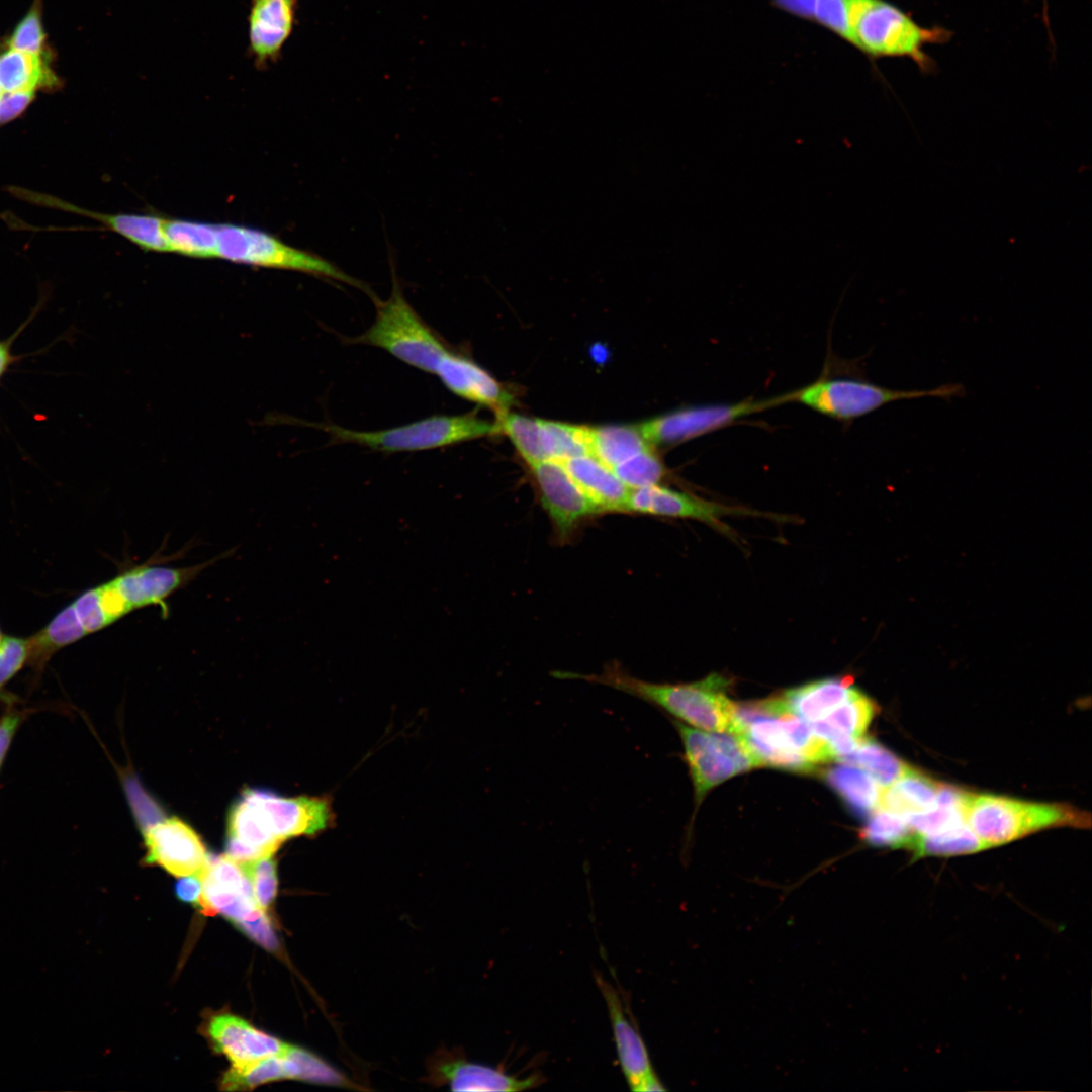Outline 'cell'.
<instances>
[{"mask_svg":"<svg viewBox=\"0 0 1092 1092\" xmlns=\"http://www.w3.org/2000/svg\"><path fill=\"white\" fill-rule=\"evenodd\" d=\"M815 23L854 47L868 58H910L923 72L933 67L923 51L945 42L943 28H925L886 0H818Z\"/></svg>","mask_w":1092,"mask_h":1092,"instance_id":"1","label":"cell"},{"mask_svg":"<svg viewBox=\"0 0 1092 1092\" xmlns=\"http://www.w3.org/2000/svg\"><path fill=\"white\" fill-rule=\"evenodd\" d=\"M562 679L603 685L651 704L686 725L712 732L736 734V703L726 695L728 679L717 673L693 682H652L638 678L618 662L608 663L601 673L556 671ZM681 722V723H682Z\"/></svg>","mask_w":1092,"mask_h":1092,"instance_id":"2","label":"cell"},{"mask_svg":"<svg viewBox=\"0 0 1092 1092\" xmlns=\"http://www.w3.org/2000/svg\"><path fill=\"white\" fill-rule=\"evenodd\" d=\"M964 817L967 826L987 848L1049 827L1089 825L1088 816L1068 806L988 794L967 793Z\"/></svg>","mask_w":1092,"mask_h":1092,"instance_id":"3","label":"cell"},{"mask_svg":"<svg viewBox=\"0 0 1092 1092\" xmlns=\"http://www.w3.org/2000/svg\"><path fill=\"white\" fill-rule=\"evenodd\" d=\"M392 280V291L387 300L372 294L376 317L370 328L352 342L381 348L410 366L435 374L439 362L450 349L407 302L394 274Z\"/></svg>","mask_w":1092,"mask_h":1092,"instance_id":"4","label":"cell"},{"mask_svg":"<svg viewBox=\"0 0 1092 1092\" xmlns=\"http://www.w3.org/2000/svg\"><path fill=\"white\" fill-rule=\"evenodd\" d=\"M323 429L335 443L356 444L386 453L442 448L499 433L495 423L475 413L436 415L378 431H354L337 425H326Z\"/></svg>","mask_w":1092,"mask_h":1092,"instance_id":"5","label":"cell"},{"mask_svg":"<svg viewBox=\"0 0 1092 1092\" xmlns=\"http://www.w3.org/2000/svg\"><path fill=\"white\" fill-rule=\"evenodd\" d=\"M753 755L757 766L809 774L833 760L828 742L819 737L803 719L785 713L762 715L747 722L738 734Z\"/></svg>","mask_w":1092,"mask_h":1092,"instance_id":"6","label":"cell"},{"mask_svg":"<svg viewBox=\"0 0 1092 1092\" xmlns=\"http://www.w3.org/2000/svg\"><path fill=\"white\" fill-rule=\"evenodd\" d=\"M216 258L256 267L299 271L327 277L371 293L357 279L325 258L284 243L260 229L218 223Z\"/></svg>","mask_w":1092,"mask_h":1092,"instance_id":"7","label":"cell"},{"mask_svg":"<svg viewBox=\"0 0 1092 1092\" xmlns=\"http://www.w3.org/2000/svg\"><path fill=\"white\" fill-rule=\"evenodd\" d=\"M965 394L960 383H947L932 389L896 390L869 381L848 378L819 379L790 392V402H800L820 414L852 420L898 400L938 397L950 399Z\"/></svg>","mask_w":1092,"mask_h":1092,"instance_id":"8","label":"cell"},{"mask_svg":"<svg viewBox=\"0 0 1092 1092\" xmlns=\"http://www.w3.org/2000/svg\"><path fill=\"white\" fill-rule=\"evenodd\" d=\"M673 724L681 739L697 805L714 787L738 774L758 767L739 735L702 731L679 721Z\"/></svg>","mask_w":1092,"mask_h":1092,"instance_id":"9","label":"cell"},{"mask_svg":"<svg viewBox=\"0 0 1092 1092\" xmlns=\"http://www.w3.org/2000/svg\"><path fill=\"white\" fill-rule=\"evenodd\" d=\"M265 840L278 849L288 838L312 835L330 824V803L324 798L278 796L262 789H245L240 796Z\"/></svg>","mask_w":1092,"mask_h":1092,"instance_id":"10","label":"cell"},{"mask_svg":"<svg viewBox=\"0 0 1092 1092\" xmlns=\"http://www.w3.org/2000/svg\"><path fill=\"white\" fill-rule=\"evenodd\" d=\"M790 402V393L731 404L692 406L643 422L638 429L650 445H667L699 437L738 419Z\"/></svg>","mask_w":1092,"mask_h":1092,"instance_id":"11","label":"cell"},{"mask_svg":"<svg viewBox=\"0 0 1092 1092\" xmlns=\"http://www.w3.org/2000/svg\"><path fill=\"white\" fill-rule=\"evenodd\" d=\"M529 467L542 508L559 542L568 541L584 520L602 514L560 461L544 460Z\"/></svg>","mask_w":1092,"mask_h":1092,"instance_id":"12","label":"cell"},{"mask_svg":"<svg viewBox=\"0 0 1092 1092\" xmlns=\"http://www.w3.org/2000/svg\"><path fill=\"white\" fill-rule=\"evenodd\" d=\"M197 875L202 882L198 906L204 914L219 913L236 925L266 914L257 903L241 864L226 854L209 856Z\"/></svg>","mask_w":1092,"mask_h":1092,"instance_id":"13","label":"cell"},{"mask_svg":"<svg viewBox=\"0 0 1092 1092\" xmlns=\"http://www.w3.org/2000/svg\"><path fill=\"white\" fill-rule=\"evenodd\" d=\"M625 513L692 519L709 524L721 531H727V527L721 521L722 517L728 515H759L746 509L707 500L659 484L631 489Z\"/></svg>","mask_w":1092,"mask_h":1092,"instance_id":"14","label":"cell"},{"mask_svg":"<svg viewBox=\"0 0 1092 1092\" xmlns=\"http://www.w3.org/2000/svg\"><path fill=\"white\" fill-rule=\"evenodd\" d=\"M145 845L146 862L160 866L176 877L199 873L209 857L199 835L176 817L148 827Z\"/></svg>","mask_w":1092,"mask_h":1092,"instance_id":"15","label":"cell"},{"mask_svg":"<svg viewBox=\"0 0 1092 1092\" xmlns=\"http://www.w3.org/2000/svg\"><path fill=\"white\" fill-rule=\"evenodd\" d=\"M14 196L26 202L94 219L106 229L127 239L147 252H169L164 233V218L154 214L102 213L85 209L59 197L21 187H8Z\"/></svg>","mask_w":1092,"mask_h":1092,"instance_id":"16","label":"cell"},{"mask_svg":"<svg viewBox=\"0 0 1092 1092\" xmlns=\"http://www.w3.org/2000/svg\"><path fill=\"white\" fill-rule=\"evenodd\" d=\"M298 0H251L248 52L258 68L276 63L296 24Z\"/></svg>","mask_w":1092,"mask_h":1092,"instance_id":"17","label":"cell"},{"mask_svg":"<svg viewBox=\"0 0 1092 1092\" xmlns=\"http://www.w3.org/2000/svg\"><path fill=\"white\" fill-rule=\"evenodd\" d=\"M430 1079L453 1091L513 1092L536 1088L542 1083L539 1074L520 1078L498 1068L468 1062L451 1054L438 1055L430 1066Z\"/></svg>","mask_w":1092,"mask_h":1092,"instance_id":"18","label":"cell"},{"mask_svg":"<svg viewBox=\"0 0 1092 1092\" xmlns=\"http://www.w3.org/2000/svg\"><path fill=\"white\" fill-rule=\"evenodd\" d=\"M216 560L217 557L184 568L140 565L120 573L112 581L131 611L149 606H160L164 615H167L166 599Z\"/></svg>","mask_w":1092,"mask_h":1092,"instance_id":"19","label":"cell"},{"mask_svg":"<svg viewBox=\"0 0 1092 1092\" xmlns=\"http://www.w3.org/2000/svg\"><path fill=\"white\" fill-rule=\"evenodd\" d=\"M323 1071L322 1059L289 1044L281 1054L266 1057L242 1068L232 1067L221 1080L224 1090H246L280 1079L316 1082Z\"/></svg>","mask_w":1092,"mask_h":1092,"instance_id":"20","label":"cell"},{"mask_svg":"<svg viewBox=\"0 0 1092 1092\" xmlns=\"http://www.w3.org/2000/svg\"><path fill=\"white\" fill-rule=\"evenodd\" d=\"M435 374L457 396L492 408L496 415L509 410L513 395L471 359L449 350Z\"/></svg>","mask_w":1092,"mask_h":1092,"instance_id":"21","label":"cell"},{"mask_svg":"<svg viewBox=\"0 0 1092 1092\" xmlns=\"http://www.w3.org/2000/svg\"><path fill=\"white\" fill-rule=\"evenodd\" d=\"M207 1031L215 1050L225 1055L234 1068L281 1054L289 1045L228 1013L212 1017Z\"/></svg>","mask_w":1092,"mask_h":1092,"instance_id":"22","label":"cell"},{"mask_svg":"<svg viewBox=\"0 0 1092 1092\" xmlns=\"http://www.w3.org/2000/svg\"><path fill=\"white\" fill-rule=\"evenodd\" d=\"M595 980L608 1008L623 1075L632 1090L643 1077L654 1072L648 1050L638 1029L628 1019L618 991L599 974Z\"/></svg>","mask_w":1092,"mask_h":1092,"instance_id":"23","label":"cell"},{"mask_svg":"<svg viewBox=\"0 0 1092 1092\" xmlns=\"http://www.w3.org/2000/svg\"><path fill=\"white\" fill-rule=\"evenodd\" d=\"M857 690L849 676L830 677L787 690L777 699L783 713L812 723L828 715Z\"/></svg>","mask_w":1092,"mask_h":1092,"instance_id":"24","label":"cell"},{"mask_svg":"<svg viewBox=\"0 0 1092 1092\" xmlns=\"http://www.w3.org/2000/svg\"><path fill=\"white\" fill-rule=\"evenodd\" d=\"M560 462L601 513H625L631 489L607 465L590 454L571 457Z\"/></svg>","mask_w":1092,"mask_h":1092,"instance_id":"25","label":"cell"},{"mask_svg":"<svg viewBox=\"0 0 1092 1092\" xmlns=\"http://www.w3.org/2000/svg\"><path fill=\"white\" fill-rule=\"evenodd\" d=\"M61 84L43 54L12 49L0 54V86L4 92L53 91Z\"/></svg>","mask_w":1092,"mask_h":1092,"instance_id":"26","label":"cell"},{"mask_svg":"<svg viewBox=\"0 0 1092 1092\" xmlns=\"http://www.w3.org/2000/svg\"><path fill=\"white\" fill-rule=\"evenodd\" d=\"M942 784L910 766L882 791L880 807L903 817L935 806Z\"/></svg>","mask_w":1092,"mask_h":1092,"instance_id":"27","label":"cell"},{"mask_svg":"<svg viewBox=\"0 0 1092 1092\" xmlns=\"http://www.w3.org/2000/svg\"><path fill=\"white\" fill-rule=\"evenodd\" d=\"M86 635L88 634L71 603L58 612L41 630L27 638V664L35 672H39L56 652Z\"/></svg>","mask_w":1092,"mask_h":1092,"instance_id":"28","label":"cell"},{"mask_svg":"<svg viewBox=\"0 0 1092 1092\" xmlns=\"http://www.w3.org/2000/svg\"><path fill=\"white\" fill-rule=\"evenodd\" d=\"M877 712L875 702L857 690L856 693L831 711L828 715L812 722V730L828 743L842 739L863 737L864 732Z\"/></svg>","mask_w":1092,"mask_h":1092,"instance_id":"29","label":"cell"},{"mask_svg":"<svg viewBox=\"0 0 1092 1092\" xmlns=\"http://www.w3.org/2000/svg\"><path fill=\"white\" fill-rule=\"evenodd\" d=\"M588 453L610 469L651 448L638 426L586 427Z\"/></svg>","mask_w":1092,"mask_h":1092,"instance_id":"30","label":"cell"},{"mask_svg":"<svg viewBox=\"0 0 1092 1092\" xmlns=\"http://www.w3.org/2000/svg\"><path fill=\"white\" fill-rule=\"evenodd\" d=\"M824 779L855 814L868 816L879 809L883 790L861 768L842 763L827 769Z\"/></svg>","mask_w":1092,"mask_h":1092,"instance_id":"31","label":"cell"},{"mask_svg":"<svg viewBox=\"0 0 1092 1092\" xmlns=\"http://www.w3.org/2000/svg\"><path fill=\"white\" fill-rule=\"evenodd\" d=\"M169 252L196 259L216 258L218 223L164 218Z\"/></svg>","mask_w":1092,"mask_h":1092,"instance_id":"32","label":"cell"},{"mask_svg":"<svg viewBox=\"0 0 1092 1092\" xmlns=\"http://www.w3.org/2000/svg\"><path fill=\"white\" fill-rule=\"evenodd\" d=\"M838 761L861 768L884 788L898 780L908 767L886 747L867 738H862L851 753Z\"/></svg>","mask_w":1092,"mask_h":1092,"instance_id":"33","label":"cell"},{"mask_svg":"<svg viewBox=\"0 0 1092 1092\" xmlns=\"http://www.w3.org/2000/svg\"><path fill=\"white\" fill-rule=\"evenodd\" d=\"M860 838L877 847L911 849L918 833L905 817L884 809H878L860 829Z\"/></svg>","mask_w":1092,"mask_h":1092,"instance_id":"34","label":"cell"},{"mask_svg":"<svg viewBox=\"0 0 1092 1092\" xmlns=\"http://www.w3.org/2000/svg\"><path fill=\"white\" fill-rule=\"evenodd\" d=\"M987 849L986 845L965 824L935 835L918 834L912 848L914 859L926 856L948 857Z\"/></svg>","mask_w":1092,"mask_h":1092,"instance_id":"35","label":"cell"},{"mask_svg":"<svg viewBox=\"0 0 1092 1092\" xmlns=\"http://www.w3.org/2000/svg\"><path fill=\"white\" fill-rule=\"evenodd\" d=\"M495 424L499 433L509 437L529 466L547 460L542 446L539 419L506 411L496 415Z\"/></svg>","mask_w":1092,"mask_h":1092,"instance_id":"36","label":"cell"},{"mask_svg":"<svg viewBox=\"0 0 1092 1092\" xmlns=\"http://www.w3.org/2000/svg\"><path fill=\"white\" fill-rule=\"evenodd\" d=\"M541 440L547 460L565 459L589 454L586 427L539 419Z\"/></svg>","mask_w":1092,"mask_h":1092,"instance_id":"37","label":"cell"},{"mask_svg":"<svg viewBox=\"0 0 1092 1092\" xmlns=\"http://www.w3.org/2000/svg\"><path fill=\"white\" fill-rule=\"evenodd\" d=\"M612 471L630 489L659 484L665 475L662 462L651 448L616 465Z\"/></svg>","mask_w":1092,"mask_h":1092,"instance_id":"38","label":"cell"},{"mask_svg":"<svg viewBox=\"0 0 1092 1092\" xmlns=\"http://www.w3.org/2000/svg\"><path fill=\"white\" fill-rule=\"evenodd\" d=\"M905 818L920 835H935L966 824L964 809L960 806L936 804L924 812L912 814Z\"/></svg>","mask_w":1092,"mask_h":1092,"instance_id":"39","label":"cell"},{"mask_svg":"<svg viewBox=\"0 0 1092 1092\" xmlns=\"http://www.w3.org/2000/svg\"><path fill=\"white\" fill-rule=\"evenodd\" d=\"M239 863L251 883L257 903L266 912L276 897L278 887L277 868L273 856Z\"/></svg>","mask_w":1092,"mask_h":1092,"instance_id":"40","label":"cell"},{"mask_svg":"<svg viewBox=\"0 0 1092 1092\" xmlns=\"http://www.w3.org/2000/svg\"><path fill=\"white\" fill-rule=\"evenodd\" d=\"M28 640L3 635L0 641V701L11 705L15 697L5 691L6 685L27 664Z\"/></svg>","mask_w":1092,"mask_h":1092,"instance_id":"41","label":"cell"},{"mask_svg":"<svg viewBox=\"0 0 1092 1092\" xmlns=\"http://www.w3.org/2000/svg\"><path fill=\"white\" fill-rule=\"evenodd\" d=\"M46 33L42 27L40 8L33 6L18 23L8 39V49L43 54Z\"/></svg>","mask_w":1092,"mask_h":1092,"instance_id":"42","label":"cell"},{"mask_svg":"<svg viewBox=\"0 0 1092 1092\" xmlns=\"http://www.w3.org/2000/svg\"><path fill=\"white\" fill-rule=\"evenodd\" d=\"M72 605L87 634L100 631L111 624L103 608L98 586L83 592Z\"/></svg>","mask_w":1092,"mask_h":1092,"instance_id":"43","label":"cell"},{"mask_svg":"<svg viewBox=\"0 0 1092 1092\" xmlns=\"http://www.w3.org/2000/svg\"><path fill=\"white\" fill-rule=\"evenodd\" d=\"M33 92H3L0 98V126L18 118L35 98Z\"/></svg>","mask_w":1092,"mask_h":1092,"instance_id":"44","label":"cell"},{"mask_svg":"<svg viewBox=\"0 0 1092 1092\" xmlns=\"http://www.w3.org/2000/svg\"><path fill=\"white\" fill-rule=\"evenodd\" d=\"M237 926L267 949L275 950L277 948V938L267 914L254 921L240 923Z\"/></svg>","mask_w":1092,"mask_h":1092,"instance_id":"45","label":"cell"},{"mask_svg":"<svg viewBox=\"0 0 1092 1092\" xmlns=\"http://www.w3.org/2000/svg\"><path fill=\"white\" fill-rule=\"evenodd\" d=\"M23 717V712L11 707L0 717V769Z\"/></svg>","mask_w":1092,"mask_h":1092,"instance_id":"46","label":"cell"},{"mask_svg":"<svg viewBox=\"0 0 1092 1092\" xmlns=\"http://www.w3.org/2000/svg\"><path fill=\"white\" fill-rule=\"evenodd\" d=\"M175 893L179 900L199 905L202 894V882L197 874L184 876L175 885Z\"/></svg>","mask_w":1092,"mask_h":1092,"instance_id":"47","label":"cell"},{"mask_svg":"<svg viewBox=\"0 0 1092 1092\" xmlns=\"http://www.w3.org/2000/svg\"><path fill=\"white\" fill-rule=\"evenodd\" d=\"M666 1090L655 1072L643 1077L632 1089L634 1092H656Z\"/></svg>","mask_w":1092,"mask_h":1092,"instance_id":"48","label":"cell"},{"mask_svg":"<svg viewBox=\"0 0 1092 1092\" xmlns=\"http://www.w3.org/2000/svg\"><path fill=\"white\" fill-rule=\"evenodd\" d=\"M11 361V354L7 343L0 342V377L6 371Z\"/></svg>","mask_w":1092,"mask_h":1092,"instance_id":"49","label":"cell"},{"mask_svg":"<svg viewBox=\"0 0 1092 1092\" xmlns=\"http://www.w3.org/2000/svg\"><path fill=\"white\" fill-rule=\"evenodd\" d=\"M3 92H4V91L2 90V88H1V86H0V98H1V96H2V94H3Z\"/></svg>","mask_w":1092,"mask_h":1092,"instance_id":"50","label":"cell"},{"mask_svg":"<svg viewBox=\"0 0 1092 1092\" xmlns=\"http://www.w3.org/2000/svg\"><path fill=\"white\" fill-rule=\"evenodd\" d=\"M2 637H3V634H2V631H1V628H0V641H1Z\"/></svg>","mask_w":1092,"mask_h":1092,"instance_id":"51","label":"cell"}]
</instances>
